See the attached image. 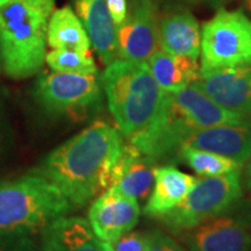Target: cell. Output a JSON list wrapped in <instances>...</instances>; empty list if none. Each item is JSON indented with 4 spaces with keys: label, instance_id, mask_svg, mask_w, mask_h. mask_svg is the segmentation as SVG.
<instances>
[{
    "label": "cell",
    "instance_id": "cell-17",
    "mask_svg": "<svg viewBox=\"0 0 251 251\" xmlns=\"http://www.w3.org/2000/svg\"><path fill=\"white\" fill-rule=\"evenodd\" d=\"M42 251H101V248L89 221L61 216L42 229Z\"/></svg>",
    "mask_w": 251,
    "mask_h": 251
},
{
    "label": "cell",
    "instance_id": "cell-3",
    "mask_svg": "<svg viewBox=\"0 0 251 251\" xmlns=\"http://www.w3.org/2000/svg\"><path fill=\"white\" fill-rule=\"evenodd\" d=\"M100 83L118 129L128 140L149 127L166 97L147 62L115 59L106 65Z\"/></svg>",
    "mask_w": 251,
    "mask_h": 251
},
{
    "label": "cell",
    "instance_id": "cell-1",
    "mask_svg": "<svg viewBox=\"0 0 251 251\" xmlns=\"http://www.w3.org/2000/svg\"><path fill=\"white\" fill-rule=\"evenodd\" d=\"M122 144L117 128L96 121L52 150L33 174L55 185L72 207L85 206L111 184Z\"/></svg>",
    "mask_w": 251,
    "mask_h": 251
},
{
    "label": "cell",
    "instance_id": "cell-13",
    "mask_svg": "<svg viewBox=\"0 0 251 251\" xmlns=\"http://www.w3.org/2000/svg\"><path fill=\"white\" fill-rule=\"evenodd\" d=\"M183 146L227 157L243 166L251 157V124H228L203 128L190 135Z\"/></svg>",
    "mask_w": 251,
    "mask_h": 251
},
{
    "label": "cell",
    "instance_id": "cell-28",
    "mask_svg": "<svg viewBox=\"0 0 251 251\" xmlns=\"http://www.w3.org/2000/svg\"><path fill=\"white\" fill-rule=\"evenodd\" d=\"M100 248H101V251H113L109 243L102 242V241H100Z\"/></svg>",
    "mask_w": 251,
    "mask_h": 251
},
{
    "label": "cell",
    "instance_id": "cell-10",
    "mask_svg": "<svg viewBox=\"0 0 251 251\" xmlns=\"http://www.w3.org/2000/svg\"><path fill=\"white\" fill-rule=\"evenodd\" d=\"M140 214L137 200L108 187L91 206L89 224L99 241L112 243L133 230L139 222Z\"/></svg>",
    "mask_w": 251,
    "mask_h": 251
},
{
    "label": "cell",
    "instance_id": "cell-16",
    "mask_svg": "<svg viewBox=\"0 0 251 251\" xmlns=\"http://www.w3.org/2000/svg\"><path fill=\"white\" fill-rule=\"evenodd\" d=\"M197 180L174 166L156 168L152 193L144 207V214L162 219L183 201Z\"/></svg>",
    "mask_w": 251,
    "mask_h": 251
},
{
    "label": "cell",
    "instance_id": "cell-23",
    "mask_svg": "<svg viewBox=\"0 0 251 251\" xmlns=\"http://www.w3.org/2000/svg\"><path fill=\"white\" fill-rule=\"evenodd\" d=\"M148 251H186L177 241L159 230L148 234Z\"/></svg>",
    "mask_w": 251,
    "mask_h": 251
},
{
    "label": "cell",
    "instance_id": "cell-7",
    "mask_svg": "<svg viewBox=\"0 0 251 251\" xmlns=\"http://www.w3.org/2000/svg\"><path fill=\"white\" fill-rule=\"evenodd\" d=\"M34 97L50 114L84 118L101 102V83L97 75L52 71L39 77Z\"/></svg>",
    "mask_w": 251,
    "mask_h": 251
},
{
    "label": "cell",
    "instance_id": "cell-12",
    "mask_svg": "<svg viewBox=\"0 0 251 251\" xmlns=\"http://www.w3.org/2000/svg\"><path fill=\"white\" fill-rule=\"evenodd\" d=\"M156 168L155 159L144 155L134 144H122L108 187L135 200L146 199L153 186Z\"/></svg>",
    "mask_w": 251,
    "mask_h": 251
},
{
    "label": "cell",
    "instance_id": "cell-25",
    "mask_svg": "<svg viewBox=\"0 0 251 251\" xmlns=\"http://www.w3.org/2000/svg\"><path fill=\"white\" fill-rule=\"evenodd\" d=\"M107 8L113 23L115 24L117 28L124 23L128 12L127 0H106Z\"/></svg>",
    "mask_w": 251,
    "mask_h": 251
},
{
    "label": "cell",
    "instance_id": "cell-4",
    "mask_svg": "<svg viewBox=\"0 0 251 251\" xmlns=\"http://www.w3.org/2000/svg\"><path fill=\"white\" fill-rule=\"evenodd\" d=\"M71 208L61 191L39 175L0 184V238L42 230Z\"/></svg>",
    "mask_w": 251,
    "mask_h": 251
},
{
    "label": "cell",
    "instance_id": "cell-2",
    "mask_svg": "<svg viewBox=\"0 0 251 251\" xmlns=\"http://www.w3.org/2000/svg\"><path fill=\"white\" fill-rule=\"evenodd\" d=\"M55 0H11L0 7V58L13 79L36 75L46 61Z\"/></svg>",
    "mask_w": 251,
    "mask_h": 251
},
{
    "label": "cell",
    "instance_id": "cell-9",
    "mask_svg": "<svg viewBox=\"0 0 251 251\" xmlns=\"http://www.w3.org/2000/svg\"><path fill=\"white\" fill-rule=\"evenodd\" d=\"M158 24L153 0H131L127 17L118 27V58L148 61L161 48Z\"/></svg>",
    "mask_w": 251,
    "mask_h": 251
},
{
    "label": "cell",
    "instance_id": "cell-11",
    "mask_svg": "<svg viewBox=\"0 0 251 251\" xmlns=\"http://www.w3.org/2000/svg\"><path fill=\"white\" fill-rule=\"evenodd\" d=\"M193 84L227 111L246 119L251 114V67L200 72Z\"/></svg>",
    "mask_w": 251,
    "mask_h": 251
},
{
    "label": "cell",
    "instance_id": "cell-15",
    "mask_svg": "<svg viewBox=\"0 0 251 251\" xmlns=\"http://www.w3.org/2000/svg\"><path fill=\"white\" fill-rule=\"evenodd\" d=\"M158 30L163 51L198 61L201 50V31L190 11L179 9L165 14L159 20Z\"/></svg>",
    "mask_w": 251,
    "mask_h": 251
},
{
    "label": "cell",
    "instance_id": "cell-30",
    "mask_svg": "<svg viewBox=\"0 0 251 251\" xmlns=\"http://www.w3.org/2000/svg\"><path fill=\"white\" fill-rule=\"evenodd\" d=\"M8 1H11V0H0V7H1V6H4L5 4H7Z\"/></svg>",
    "mask_w": 251,
    "mask_h": 251
},
{
    "label": "cell",
    "instance_id": "cell-18",
    "mask_svg": "<svg viewBox=\"0 0 251 251\" xmlns=\"http://www.w3.org/2000/svg\"><path fill=\"white\" fill-rule=\"evenodd\" d=\"M147 64L157 84L168 93L178 92L196 83L200 75L196 59L169 54L162 49L153 52Z\"/></svg>",
    "mask_w": 251,
    "mask_h": 251
},
{
    "label": "cell",
    "instance_id": "cell-31",
    "mask_svg": "<svg viewBox=\"0 0 251 251\" xmlns=\"http://www.w3.org/2000/svg\"><path fill=\"white\" fill-rule=\"evenodd\" d=\"M184 1H187V2H192V4H194V2L199 1V0H184Z\"/></svg>",
    "mask_w": 251,
    "mask_h": 251
},
{
    "label": "cell",
    "instance_id": "cell-19",
    "mask_svg": "<svg viewBox=\"0 0 251 251\" xmlns=\"http://www.w3.org/2000/svg\"><path fill=\"white\" fill-rule=\"evenodd\" d=\"M47 45L51 49L90 54V37L76 12L70 6L54 9L49 19Z\"/></svg>",
    "mask_w": 251,
    "mask_h": 251
},
{
    "label": "cell",
    "instance_id": "cell-24",
    "mask_svg": "<svg viewBox=\"0 0 251 251\" xmlns=\"http://www.w3.org/2000/svg\"><path fill=\"white\" fill-rule=\"evenodd\" d=\"M0 251H37V249L27 235H19L0 238Z\"/></svg>",
    "mask_w": 251,
    "mask_h": 251
},
{
    "label": "cell",
    "instance_id": "cell-32",
    "mask_svg": "<svg viewBox=\"0 0 251 251\" xmlns=\"http://www.w3.org/2000/svg\"><path fill=\"white\" fill-rule=\"evenodd\" d=\"M250 115H251V114H250Z\"/></svg>",
    "mask_w": 251,
    "mask_h": 251
},
{
    "label": "cell",
    "instance_id": "cell-29",
    "mask_svg": "<svg viewBox=\"0 0 251 251\" xmlns=\"http://www.w3.org/2000/svg\"><path fill=\"white\" fill-rule=\"evenodd\" d=\"M244 6H246L247 11L251 14V0H244Z\"/></svg>",
    "mask_w": 251,
    "mask_h": 251
},
{
    "label": "cell",
    "instance_id": "cell-22",
    "mask_svg": "<svg viewBox=\"0 0 251 251\" xmlns=\"http://www.w3.org/2000/svg\"><path fill=\"white\" fill-rule=\"evenodd\" d=\"M113 251H148V234L140 231H128L109 243Z\"/></svg>",
    "mask_w": 251,
    "mask_h": 251
},
{
    "label": "cell",
    "instance_id": "cell-26",
    "mask_svg": "<svg viewBox=\"0 0 251 251\" xmlns=\"http://www.w3.org/2000/svg\"><path fill=\"white\" fill-rule=\"evenodd\" d=\"M246 181L248 187L251 190V157H250V161L248 163L247 165V170H246Z\"/></svg>",
    "mask_w": 251,
    "mask_h": 251
},
{
    "label": "cell",
    "instance_id": "cell-5",
    "mask_svg": "<svg viewBox=\"0 0 251 251\" xmlns=\"http://www.w3.org/2000/svg\"><path fill=\"white\" fill-rule=\"evenodd\" d=\"M200 54V72L251 67L250 19L240 11L220 9L203 24Z\"/></svg>",
    "mask_w": 251,
    "mask_h": 251
},
{
    "label": "cell",
    "instance_id": "cell-21",
    "mask_svg": "<svg viewBox=\"0 0 251 251\" xmlns=\"http://www.w3.org/2000/svg\"><path fill=\"white\" fill-rule=\"evenodd\" d=\"M47 64L52 71L76 75H97L96 63L90 54L71 51V50L52 49L47 52Z\"/></svg>",
    "mask_w": 251,
    "mask_h": 251
},
{
    "label": "cell",
    "instance_id": "cell-27",
    "mask_svg": "<svg viewBox=\"0 0 251 251\" xmlns=\"http://www.w3.org/2000/svg\"><path fill=\"white\" fill-rule=\"evenodd\" d=\"M203 1L207 2L208 5L213 6V7H219V6H221L226 0H203Z\"/></svg>",
    "mask_w": 251,
    "mask_h": 251
},
{
    "label": "cell",
    "instance_id": "cell-8",
    "mask_svg": "<svg viewBox=\"0 0 251 251\" xmlns=\"http://www.w3.org/2000/svg\"><path fill=\"white\" fill-rule=\"evenodd\" d=\"M237 202L221 214L185 231L190 251H250L251 215L246 206L241 211L242 205Z\"/></svg>",
    "mask_w": 251,
    "mask_h": 251
},
{
    "label": "cell",
    "instance_id": "cell-6",
    "mask_svg": "<svg viewBox=\"0 0 251 251\" xmlns=\"http://www.w3.org/2000/svg\"><path fill=\"white\" fill-rule=\"evenodd\" d=\"M241 197V171L205 177L198 179L183 201L159 220L169 230L185 233L227 211Z\"/></svg>",
    "mask_w": 251,
    "mask_h": 251
},
{
    "label": "cell",
    "instance_id": "cell-14",
    "mask_svg": "<svg viewBox=\"0 0 251 251\" xmlns=\"http://www.w3.org/2000/svg\"><path fill=\"white\" fill-rule=\"evenodd\" d=\"M77 17L85 28L91 46L105 65L118 58V28L106 0H72Z\"/></svg>",
    "mask_w": 251,
    "mask_h": 251
},
{
    "label": "cell",
    "instance_id": "cell-20",
    "mask_svg": "<svg viewBox=\"0 0 251 251\" xmlns=\"http://www.w3.org/2000/svg\"><path fill=\"white\" fill-rule=\"evenodd\" d=\"M178 157L198 175H201L203 177H215V176L241 171L242 169V165L233 159L187 146L180 147Z\"/></svg>",
    "mask_w": 251,
    "mask_h": 251
}]
</instances>
